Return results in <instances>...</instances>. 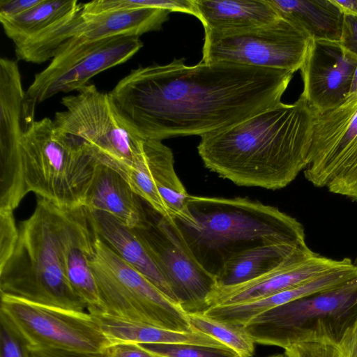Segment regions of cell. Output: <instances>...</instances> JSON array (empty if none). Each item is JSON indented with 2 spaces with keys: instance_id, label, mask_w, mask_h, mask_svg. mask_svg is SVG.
<instances>
[{
  "instance_id": "cell-35",
  "label": "cell",
  "mask_w": 357,
  "mask_h": 357,
  "mask_svg": "<svg viewBox=\"0 0 357 357\" xmlns=\"http://www.w3.org/2000/svg\"><path fill=\"white\" fill-rule=\"evenodd\" d=\"M340 43L357 56V17L344 15Z\"/></svg>"
},
{
  "instance_id": "cell-8",
  "label": "cell",
  "mask_w": 357,
  "mask_h": 357,
  "mask_svg": "<svg viewBox=\"0 0 357 357\" xmlns=\"http://www.w3.org/2000/svg\"><path fill=\"white\" fill-rule=\"evenodd\" d=\"M93 246L91 268L104 314L176 331H193L181 305L123 261L96 233Z\"/></svg>"
},
{
  "instance_id": "cell-9",
  "label": "cell",
  "mask_w": 357,
  "mask_h": 357,
  "mask_svg": "<svg viewBox=\"0 0 357 357\" xmlns=\"http://www.w3.org/2000/svg\"><path fill=\"white\" fill-rule=\"evenodd\" d=\"M143 47L139 37L119 36L96 40L73 37L56 50L50 63L36 73L26 98L33 104L60 93L77 91L97 74L130 59Z\"/></svg>"
},
{
  "instance_id": "cell-2",
  "label": "cell",
  "mask_w": 357,
  "mask_h": 357,
  "mask_svg": "<svg viewBox=\"0 0 357 357\" xmlns=\"http://www.w3.org/2000/svg\"><path fill=\"white\" fill-rule=\"evenodd\" d=\"M314 113L299 98L201 137L205 167L234 183L276 190L308 164Z\"/></svg>"
},
{
  "instance_id": "cell-38",
  "label": "cell",
  "mask_w": 357,
  "mask_h": 357,
  "mask_svg": "<svg viewBox=\"0 0 357 357\" xmlns=\"http://www.w3.org/2000/svg\"><path fill=\"white\" fill-rule=\"evenodd\" d=\"M343 15L357 17V0H332Z\"/></svg>"
},
{
  "instance_id": "cell-41",
  "label": "cell",
  "mask_w": 357,
  "mask_h": 357,
  "mask_svg": "<svg viewBox=\"0 0 357 357\" xmlns=\"http://www.w3.org/2000/svg\"><path fill=\"white\" fill-rule=\"evenodd\" d=\"M354 264L357 266V258Z\"/></svg>"
},
{
  "instance_id": "cell-33",
  "label": "cell",
  "mask_w": 357,
  "mask_h": 357,
  "mask_svg": "<svg viewBox=\"0 0 357 357\" xmlns=\"http://www.w3.org/2000/svg\"><path fill=\"white\" fill-rule=\"evenodd\" d=\"M103 351L107 357H167L134 342L112 343Z\"/></svg>"
},
{
  "instance_id": "cell-13",
  "label": "cell",
  "mask_w": 357,
  "mask_h": 357,
  "mask_svg": "<svg viewBox=\"0 0 357 357\" xmlns=\"http://www.w3.org/2000/svg\"><path fill=\"white\" fill-rule=\"evenodd\" d=\"M357 56L340 42L311 40L301 68L302 98L314 112L342 104L349 96Z\"/></svg>"
},
{
  "instance_id": "cell-18",
  "label": "cell",
  "mask_w": 357,
  "mask_h": 357,
  "mask_svg": "<svg viewBox=\"0 0 357 357\" xmlns=\"http://www.w3.org/2000/svg\"><path fill=\"white\" fill-rule=\"evenodd\" d=\"M142 199L116 171L99 165L86 194L84 206L107 213L131 229L143 227L148 212Z\"/></svg>"
},
{
  "instance_id": "cell-20",
  "label": "cell",
  "mask_w": 357,
  "mask_h": 357,
  "mask_svg": "<svg viewBox=\"0 0 357 357\" xmlns=\"http://www.w3.org/2000/svg\"><path fill=\"white\" fill-rule=\"evenodd\" d=\"M195 15L205 31L250 29L280 17L268 0H193Z\"/></svg>"
},
{
  "instance_id": "cell-14",
  "label": "cell",
  "mask_w": 357,
  "mask_h": 357,
  "mask_svg": "<svg viewBox=\"0 0 357 357\" xmlns=\"http://www.w3.org/2000/svg\"><path fill=\"white\" fill-rule=\"evenodd\" d=\"M95 233L89 210L84 206L58 209L57 239L62 266L72 288L89 313L104 314L91 268Z\"/></svg>"
},
{
  "instance_id": "cell-26",
  "label": "cell",
  "mask_w": 357,
  "mask_h": 357,
  "mask_svg": "<svg viewBox=\"0 0 357 357\" xmlns=\"http://www.w3.org/2000/svg\"><path fill=\"white\" fill-rule=\"evenodd\" d=\"M81 5L77 0H41L25 13L0 22L6 36L17 45L75 13Z\"/></svg>"
},
{
  "instance_id": "cell-21",
  "label": "cell",
  "mask_w": 357,
  "mask_h": 357,
  "mask_svg": "<svg viewBox=\"0 0 357 357\" xmlns=\"http://www.w3.org/2000/svg\"><path fill=\"white\" fill-rule=\"evenodd\" d=\"M143 153L151 181L165 202L172 218L197 227V222L188 207L189 195L174 169L172 150L162 141L146 139Z\"/></svg>"
},
{
  "instance_id": "cell-40",
  "label": "cell",
  "mask_w": 357,
  "mask_h": 357,
  "mask_svg": "<svg viewBox=\"0 0 357 357\" xmlns=\"http://www.w3.org/2000/svg\"><path fill=\"white\" fill-rule=\"evenodd\" d=\"M268 357H287L284 354H277L269 356Z\"/></svg>"
},
{
  "instance_id": "cell-22",
  "label": "cell",
  "mask_w": 357,
  "mask_h": 357,
  "mask_svg": "<svg viewBox=\"0 0 357 357\" xmlns=\"http://www.w3.org/2000/svg\"><path fill=\"white\" fill-rule=\"evenodd\" d=\"M310 40L340 42L344 15L332 0H268Z\"/></svg>"
},
{
  "instance_id": "cell-23",
  "label": "cell",
  "mask_w": 357,
  "mask_h": 357,
  "mask_svg": "<svg viewBox=\"0 0 357 357\" xmlns=\"http://www.w3.org/2000/svg\"><path fill=\"white\" fill-rule=\"evenodd\" d=\"M94 317L111 344L134 342L142 344H197L230 349L215 338L194 330L180 332L106 314Z\"/></svg>"
},
{
  "instance_id": "cell-5",
  "label": "cell",
  "mask_w": 357,
  "mask_h": 357,
  "mask_svg": "<svg viewBox=\"0 0 357 357\" xmlns=\"http://www.w3.org/2000/svg\"><path fill=\"white\" fill-rule=\"evenodd\" d=\"M20 149L28 192L60 208L84 206L100 164L82 140L45 117L26 123Z\"/></svg>"
},
{
  "instance_id": "cell-25",
  "label": "cell",
  "mask_w": 357,
  "mask_h": 357,
  "mask_svg": "<svg viewBox=\"0 0 357 357\" xmlns=\"http://www.w3.org/2000/svg\"><path fill=\"white\" fill-rule=\"evenodd\" d=\"M337 284L336 275L328 271L271 296L243 303L211 307L204 314L225 322L243 326L261 313L306 296L333 288Z\"/></svg>"
},
{
  "instance_id": "cell-34",
  "label": "cell",
  "mask_w": 357,
  "mask_h": 357,
  "mask_svg": "<svg viewBox=\"0 0 357 357\" xmlns=\"http://www.w3.org/2000/svg\"><path fill=\"white\" fill-rule=\"evenodd\" d=\"M29 357H107L102 351H82L45 347H29Z\"/></svg>"
},
{
  "instance_id": "cell-16",
  "label": "cell",
  "mask_w": 357,
  "mask_h": 357,
  "mask_svg": "<svg viewBox=\"0 0 357 357\" xmlns=\"http://www.w3.org/2000/svg\"><path fill=\"white\" fill-rule=\"evenodd\" d=\"M80 8L60 21L48 33L50 43L59 47L65 40L75 37L84 40H96L114 36L139 37L159 30L170 11L156 8L108 11L88 15Z\"/></svg>"
},
{
  "instance_id": "cell-36",
  "label": "cell",
  "mask_w": 357,
  "mask_h": 357,
  "mask_svg": "<svg viewBox=\"0 0 357 357\" xmlns=\"http://www.w3.org/2000/svg\"><path fill=\"white\" fill-rule=\"evenodd\" d=\"M41 0H0V18L20 15L37 5Z\"/></svg>"
},
{
  "instance_id": "cell-1",
  "label": "cell",
  "mask_w": 357,
  "mask_h": 357,
  "mask_svg": "<svg viewBox=\"0 0 357 357\" xmlns=\"http://www.w3.org/2000/svg\"><path fill=\"white\" fill-rule=\"evenodd\" d=\"M294 72L183 59L138 67L109 92L139 133L162 141L225 130L281 102Z\"/></svg>"
},
{
  "instance_id": "cell-28",
  "label": "cell",
  "mask_w": 357,
  "mask_h": 357,
  "mask_svg": "<svg viewBox=\"0 0 357 357\" xmlns=\"http://www.w3.org/2000/svg\"><path fill=\"white\" fill-rule=\"evenodd\" d=\"M326 187L357 202V135L335 162Z\"/></svg>"
},
{
  "instance_id": "cell-32",
  "label": "cell",
  "mask_w": 357,
  "mask_h": 357,
  "mask_svg": "<svg viewBox=\"0 0 357 357\" xmlns=\"http://www.w3.org/2000/svg\"><path fill=\"white\" fill-rule=\"evenodd\" d=\"M287 357H344L337 346L324 342L298 343L284 349Z\"/></svg>"
},
{
  "instance_id": "cell-15",
  "label": "cell",
  "mask_w": 357,
  "mask_h": 357,
  "mask_svg": "<svg viewBox=\"0 0 357 357\" xmlns=\"http://www.w3.org/2000/svg\"><path fill=\"white\" fill-rule=\"evenodd\" d=\"M348 259L328 258L307 248L254 280L234 286H215L208 299V307L243 303L271 296L339 267Z\"/></svg>"
},
{
  "instance_id": "cell-31",
  "label": "cell",
  "mask_w": 357,
  "mask_h": 357,
  "mask_svg": "<svg viewBox=\"0 0 357 357\" xmlns=\"http://www.w3.org/2000/svg\"><path fill=\"white\" fill-rule=\"evenodd\" d=\"M19 237L13 211L0 210V267L12 255Z\"/></svg>"
},
{
  "instance_id": "cell-29",
  "label": "cell",
  "mask_w": 357,
  "mask_h": 357,
  "mask_svg": "<svg viewBox=\"0 0 357 357\" xmlns=\"http://www.w3.org/2000/svg\"><path fill=\"white\" fill-rule=\"evenodd\" d=\"M147 349L167 357H240L231 349L197 344H143Z\"/></svg>"
},
{
  "instance_id": "cell-24",
  "label": "cell",
  "mask_w": 357,
  "mask_h": 357,
  "mask_svg": "<svg viewBox=\"0 0 357 357\" xmlns=\"http://www.w3.org/2000/svg\"><path fill=\"white\" fill-rule=\"evenodd\" d=\"M307 248L306 243H274L247 250L225 264L215 278L216 286H234L254 280Z\"/></svg>"
},
{
  "instance_id": "cell-6",
  "label": "cell",
  "mask_w": 357,
  "mask_h": 357,
  "mask_svg": "<svg viewBox=\"0 0 357 357\" xmlns=\"http://www.w3.org/2000/svg\"><path fill=\"white\" fill-rule=\"evenodd\" d=\"M357 319V277L261 313L244 326L255 344L284 349L302 342L337 344Z\"/></svg>"
},
{
  "instance_id": "cell-11",
  "label": "cell",
  "mask_w": 357,
  "mask_h": 357,
  "mask_svg": "<svg viewBox=\"0 0 357 357\" xmlns=\"http://www.w3.org/2000/svg\"><path fill=\"white\" fill-rule=\"evenodd\" d=\"M148 221L133 229L166 279L178 303L186 313L204 312L216 278L196 260L174 220L168 221L147 209Z\"/></svg>"
},
{
  "instance_id": "cell-4",
  "label": "cell",
  "mask_w": 357,
  "mask_h": 357,
  "mask_svg": "<svg viewBox=\"0 0 357 357\" xmlns=\"http://www.w3.org/2000/svg\"><path fill=\"white\" fill-rule=\"evenodd\" d=\"M58 209L40 198L31 215L20 223L16 246L0 267L1 296L84 312L86 305L69 283L61 261Z\"/></svg>"
},
{
  "instance_id": "cell-39",
  "label": "cell",
  "mask_w": 357,
  "mask_h": 357,
  "mask_svg": "<svg viewBox=\"0 0 357 357\" xmlns=\"http://www.w3.org/2000/svg\"><path fill=\"white\" fill-rule=\"evenodd\" d=\"M356 93H357V66L356 67V69H355L354 75H353L352 81L351 83V86H350V90H349V95L356 94Z\"/></svg>"
},
{
  "instance_id": "cell-37",
  "label": "cell",
  "mask_w": 357,
  "mask_h": 357,
  "mask_svg": "<svg viewBox=\"0 0 357 357\" xmlns=\"http://www.w3.org/2000/svg\"><path fill=\"white\" fill-rule=\"evenodd\" d=\"M337 346L344 357H357V319L345 331Z\"/></svg>"
},
{
  "instance_id": "cell-3",
  "label": "cell",
  "mask_w": 357,
  "mask_h": 357,
  "mask_svg": "<svg viewBox=\"0 0 357 357\" xmlns=\"http://www.w3.org/2000/svg\"><path fill=\"white\" fill-rule=\"evenodd\" d=\"M195 228L175 222L199 264L216 278L237 255L266 243H305L303 225L278 208L248 198L188 195Z\"/></svg>"
},
{
  "instance_id": "cell-30",
  "label": "cell",
  "mask_w": 357,
  "mask_h": 357,
  "mask_svg": "<svg viewBox=\"0 0 357 357\" xmlns=\"http://www.w3.org/2000/svg\"><path fill=\"white\" fill-rule=\"evenodd\" d=\"M0 325V357H29L27 344L2 315Z\"/></svg>"
},
{
  "instance_id": "cell-12",
  "label": "cell",
  "mask_w": 357,
  "mask_h": 357,
  "mask_svg": "<svg viewBox=\"0 0 357 357\" xmlns=\"http://www.w3.org/2000/svg\"><path fill=\"white\" fill-rule=\"evenodd\" d=\"M0 315L29 347L102 351L111 344L97 319L85 312L1 296Z\"/></svg>"
},
{
  "instance_id": "cell-10",
  "label": "cell",
  "mask_w": 357,
  "mask_h": 357,
  "mask_svg": "<svg viewBox=\"0 0 357 357\" xmlns=\"http://www.w3.org/2000/svg\"><path fill=\"white\" fill-rule=\"evenodd\" d=\"M310 41L304 32L280 17L250 29L205 31L202 61L227 62L295 73L303 65Z\"/></svg>"
},
{
  "instance_id": "cell-27",
  "label": "cell",
  "mask_w": 357,
  "mask_h": 357,
  "mask_svg": "<svg viewBox=\"0 0 357 357\" xmlns=\"http://www.w3.org/2000/svg\"><path fill=\"white\" fill-rule=\"evenodd\" d=\"M187 316L192 330L215 338L240 357H252L255 354V343L244 326L208 317L203 312L187 313Z\"/></svg>"
},
{
  "instance_id": "cell-7",
  "label": "cell",
  "mask_w": 357,
  "mask_h": 357,
  "mask_svg": "<svg viewBox=\"0 0 357 357\" xmlns=\"http://www.w3.org/2000/svg\"><path fill=\"white\" fill-rule=\"evenodd\" d=\"M61 103L64 109L54 114L56 127L82 140L100 165L126 179L146 138L126 119L109 93L89 84L63 97Z\"/></svg>"
},
{
  "instance_id": "cell-17",
  "label": "cell",
  "mask_w": 357,
  "mask_h": 357,
  "mask_svg": "<svg viewBox=\"0 0 357 357\" xmlns=\"http://www.w3.org/2000/svg\"><path fill=\"white\" fill-rule=\"evenodd\" d=\"M356 135L357 93L333 109L314 113L305 178L315 186L326 187L333 166Z\"/></svg>"
},
{
  "instance_id": "cell-19",
  "label": "cell",
  "mask_w": 357,
  "mask_h": 357,
  "mask_svg": "<svg viewBox=\"0 0 357 357\" xmlns=\"http://www.w3.org/2000/svg\"><path fill=\"white\" fill-rule=\"evenodd\" d=\"M89 212L94 232L123 261L178 303L166 279L135 230L107 213L89 210Z\"/></svg>"
}]
</instances>
